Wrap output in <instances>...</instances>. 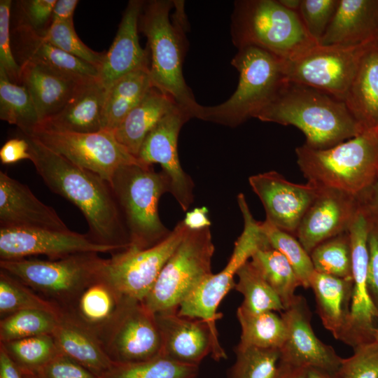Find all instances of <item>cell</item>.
<instances>
[{"mask_svg":"<svg viewBox=\"0 0 378 378\" xmlns=\"http://www.w3.org/2000/svg\"><path fill=\"white\" fill-rule=\"evenodd\" d=\"M29 144L30 161L49 189L82 212L88 234L96 242L121 251L130 245L121 211L109 182L51 150L33 136L22 134Z\"/></svg>","mask_w":378,"mask_h":378,"instance_id":"obj_1","label":"cell"},{"mask_svg":"<svg viewBox=\"0 0 378 378\" xmlns=\"http://www.w3.org/2000/svg\"><path fill=\"white\" fill-rule=\"evenodd\" d=\"M256 118L298 128L306 137L304 144L315 149L330 148L365 130L344 101L290 81Z\"/></svg>","mask_w":378,"mask_h":378,"instance_id":"obj_2","label":"cell"},{"mask_svg":"<svg viewBox=\"0 0 378 378\" xmlns=\"http://www.w3.org/2000/svg\"><path fill=\"white\" fill-rule=\"evenodd\" d=\"M174 1L151 0L144 3L139 28L146 37L150 55V76L153 86L170 95L189 115L199 118L203 106L198 104L183 77L188 29L183 7Z\"/></svg>","mask_w":378,"mask_h":378,"instance_id":"obj_3","label":"cell"},{"mask_svg":"<svg viewBox=\"0 0 378 378\" xmlns=\"http://www.w3.org/2000/svg\"><path fill=\"white\" fill-rule=\"evenodd\" d=\"M295 154L308 181L360 199L378 178V129L364 130L326 149L304 144Z\"/></svg>","mask_w":378,"mask_h":378,"instance_id":"obj_4","label":"cell"},{"mask_svg":"<svg viewBox=\"0 0 378 378\" xmlns=\"http://www.w3.org/2000/svg\"><path fill=\"white\" fill-rule=\"evenodd\" d=\"M230 34L240 49L253 46L290 61L318 43L307 31L298 13L279 0H238L234 3Z\"/></svg>","mask_w":378,"mask_h":378,"instance_id":"obj_5","label":"cell"},{"mask_svg":"<svg viewBox=\"0 0 378 378\" xmlns=\"http://www.w3.org/2000/svg\"><path fill=\"white\" fill-rule=\"evenodd\" d=\"M231 64L239 73L236 90L220 104L203 106L200 119L234 127L256 118L287 80L285 60L257 47L238 49Z\"/></svg>","mask_w":378,"mask_h":378,"instance_id":"obj_6","label":"cell"},{"mask_svg":"<svg viewBox=\"0 0 378 378\" xmlns=\"http://www.w3.org/2000/svg\"><path fill=\"white\" fill-rule=\"evenodd\" d=\"M110 184L128 232L129 247L148 248L169 235L171 231L158 214L160 197L170 192V182L163 172L138 160L119 168Z\"/></svg>","mask_w":378,"mask_h":378,"instance_id":"obj_7","label":"cell"},{"mask_svg":"<svg viewBox=\"0 0 378 378\" xmlns=\"http://www.w3.org/2000/svg\"><path fill=\"white\" fill-rule=\"evenodd\" d=\"M80 253L58 259L0 260V270L15 276L60 310L101 276L106 259Z\"/></svg>","mask_w":378,"mask_h":378,"instance_id":"obj_8","label":"cell"},{"mask_svg":"<svg viewBox=\"0 0 378 378\" xmlns=\"http://www.w3.org/2000/svg\"><path fill=\"white\" fill-rule=\"evenodd\" d=\"M210 227L188 229L161 270L143 304L154 314L178 311L181 302L212 273Z\"/></svg>","mask_w":378,"mask_h":378,"instance_id":"obj_9","label":"cell"},{"mask_svg":"<svg viewBox=\"0 0 378 378\" xmlns=\"http://www.w3.org/2000/svg\"><path fill=\"white\" fill-rule=\"evenodd\" d=\"M237 202L244 219V228L234 243L227 265L220 272L211 274L200 283L178 309L181 316L206 321L216 335H218L216 321L222 316L217 309L224 297L234 288V276L238 270L258 249L270 245L262 230L261 222L253 217L244 194L238 195Z\"/></svg>","mask_w":378,"mask_h":378,"instance_id":"obj_10","label":"cell"},{"mask_svg":"<svg viewBox=\"0 0 378 378\" xmlns=\"http://www.w3.org/2000/svg\"><path fill=\"white\" fill-rule=\"evenodd\" d=\"M354 46L318 44L290 61H285L287 81L309 86L344 101L363 57L376 43Z\"/></svg>","mask_w":378,"mask_h":378,"instance_id":"obj_11","label":"cell"},{"mask_svg":"<svg viewBox=\"0 0 378 378\" xmlns=\"http://www.w3.org/2000/svg\"><path fill=\"white\" fill-rule=\"evenodd\" d=\"M188 230L181 220L164 239L152 247H128L111 254L106 260L101 276L125 297L143 302Z\"/></svg>","mask_w":378,"mask_h":378,"instance_id":"obj_12","label":"cell"},{"mask_svg":"<svg viewBox=\"0 0 378 378\" xmlns=\"http://www.w3.org/2000/svg\"><path fill=\"white\" fill-rule=\"evenodd\" d=\"M27 134L109 183L119 168L138 161L117 141L113 133L108 131L70 133L36 130Z\"/></svg>","mask_w":378,"mask_h":378,"instance_id":"obj_13","label":"cell"},{"mask_svg":"<svg viewBox=\"0 0 378 378\" xmlns=\"http://www.w3.org/2000/svg\"><path fill=\"white\" fill-rule=\"evenodd\" d=\"M100 341L115 363L146 361L162 355L155 315L142 302L132 299Z\"/></svg>","mask_w":378,"mask_h":378,"instance_id":"obj_14","label":"cell"},{"mask_svg":"<svg viewBox=\"0 0 378 378\" xmlns=\"http://www.w3.org/2000/svg\"><path fill=\"white\" fill-rule=\"evenodd\" d=\"M370 217L360 206L348 230L352 251L353 290L350 319L342 342L355 347L374 341L378 326V311L368 286V236Z\"/></svg>","mask_w":378,"mask_h":378,"instance_id":"obj_15","label":"cell"},{"mask_svg":"<svg viewBox=\"0 0 378 378\" xmlns=\"http://www.w3.org/2000/svg\"><path fill=\"white\" fill-rule=\"evenodd\" d=\"M119 248L94 241L87 233L49 229L0 228V259L43 255L58 259L80 253H110Z\"/></svg>","mask_w":378,"mask_h":378,"instance_id":"obj_16","label":"cell"},{"mask_svg":"<svg viewBox=\"0 0 378 378\" xmlns=\"http://www.w3.org/2000/svg\"><path fill=\"white\" fill-rule=\"evenodd\" d=\"M190 118L181 107L175 108L148 134L137 155L146 164H160L169 180L170 193L184 211L194 201V183L181 167L178 139L181 127Z\"/></svg>","mask_w":378,"mask_h":378,"instance_id":"obj_17","label":"cell"},{"mask_svg":"<svg viewBox=\"0 0 378 378\" xmlns=\"http://www.w3.org/2000/svg\"><path fill=\"white\" fill-rule=\"evenodd\" d=\"M286 327V338L280 348V363L296 368H318L338 372L342 358L315 335L312 313L302 295H295L281 313Z\"/></svg>","mask_w":378,"mask_h":378,"instance_id":"obj_18","label":"cell"},{"mask_svg":"<svg viewBox=\"0 0 378 378\" xmlns=\"http://www.w3.org/2000/svg\"><path fill=\"white\" fill-rule=\"evenodd\" d=\"M248 183L264 206L265 220L294 236L321 190L311 181L305 184L290 182L275 171L251 176Z\"/></svg>","mask_w":378,"mask_h":378,"instance_id":"obj_19","label":"cell"},{"mask_svg":"<svg viewBox=\"0 0 378 378\" xmlns=\"http://www.w3.org/2000/svg\"><path fill=\"white\" fill-rule=\"evenodd\" d=\"M155 315L162 337V356L196 366L209 354L217 361L227 358L218 335L206 321L181 316L178 311Z\"/></svg>","mask_w":378,"mask_h":378,"instance_id":"obj_20","label":"cell"},{"mask_svg":"<svg viewBox=\"0 0 378 378\" xmlns=\"http://www.w3.org/2000/svg\"><path fill=\"white\" fill-rule=\"evenodd\" d=\"M360 205V199L356 197L321 187L304 215L295 237L310 254L323 241L348 232Z\"/></svg>","mask_w":378,"mask_h":378,"instance_id":"obj_21","label":"cell"},{"mask_svg":"<svg viewBox=\"0 0 378 378\" xmlns=\"http://www.w3.org/2000/svg\"><path fill=\"white\" fill-rule=\"evenodd\" d=\"M144 3L141 0H130L127 3L114 40L105 52L98 70V78L106 88L129 73L150 69L148 49L142 48L138 35Z\"/></svg>","mask_w":378,"mask_h":378,"instance_id":"obj_22","label":"cell"},{"mask_svg":"<svg viewBox=\"0 0 378 378\" xmlns=\"http://www.w3.org/2000/svg\"><path fill=\"white\" fill-rule=\"evenodd\" d=\"M0 228L70 230L52 207L3 171H0Z\"/></svg>","mask_w":378,"mask_h":378,"instance_id":"obj_23","label":"cell"},{"mask_svg":"<svg viewBox=\"0 0 378 378\" xmlns=\"http://www.w3.org/2000/svg\"><path fill=\"white\" fill-rule=\"evenodd\" d=\"M130 300L102 276L89 284L61 314L100 338Z\"/></svg>","mask_w":378,"mask_h":378,"instance_id":"obj_24","label":"cell"},{"mask_svg":"<svg viewBox=\"0 0 378 378\" xmlns=\"http://www.w3.org/2000/svg\"><path fill=\"white\" fill-rule=\"evenodd\" d=\"M12 48L19 65L34 62L81 81L97 78L98 69L46 41L31 28L18 24L13 30Z\"/></svg>","mask_w":378,"mask_h":378,"instance_id":"obj_25","label":"cell"},{"mask_svg":"<svg viewBox=\"0 0 378 378\" xmlns=\"http://www.w3.org/2000/svg\"><path fill=\"white\" fill-rule=\"evenodd\" d=\"M106 92L107 88L98 78L82 83L67 104L36 130L70 133L100 131Z\"/></svg>","mask_w":378,"mask_h":378,"instance_id":"obj_26","label":"cell"},{"mask_svg":"<svg viewBox=\"0 0 378 378\" xmlns=\"http://www.w3.org/2000/svg\"><path fill=\"white\" fill-rule=\"evenodd\" d=\"M20 66V85L30 94L41 123L59 112L86 82L34 62H24Z\"/></svg>","mask_w":378,"mask_h":378,"instance_id":"obj_27","label":"cell"},{"mask_svg":"<svg viewBox=\"0 0 378 378\" xmlns=\"http://www.w3.org/2000/svg\"><path fill=\"white\" fill-rule=\"evenodd\" d=\"M378 0H339L319 44L354 46L377 40Z\"/></svg>","mask_w":378,"mask_h":378,"instance_id":"obj_28","label":"cell"},{"mask_svg":"<svg viewBox=\"0 0 378 378\" xmlns=\"http://www.w3.org/2000/svg\"><path fill=\"white\" fill-rule=\"evenodd\" d=\"M177 106L170 95L153 85L113 133L117 141L137 158L148 134Z\"/></svg>","mask_w":378,"mask_h":378,"instance_id":"obj_29","label":"cell"},{"mask_svg":"<svg viewBox=\"0 0 378 378\" xmlns=\"http://www.w3.org/2000/svg\"><path fill=\"white\" fill-rule=\"evenodd\" d=\"M309 284L323 326L335 339L342 341L350 319L353 279L314 271Z\"/></svg>","mask_w":378,"mask_h":378,"instance_id":"obj_30","label":"cell"},{"mask_svg":"<svg viewBox=\"0 0 378 378\" xmlns=\"http://www.w3.org/2000/svg\"><path fill=\"white\" fill-rule=\"evenodd\" d=\"M52 335L59 352L102 378L115 364L97 335L62 314Z\"/></svg>","mask_w":378,"mask_h":378,"instance_id":"obj_31","label":"cell"},{"mask_svg":"<svg viewBox=\"0 0 378 378\" xmlns=\"http://www.w3.org/2000/svg\"><path fill=\"white\" fill-rule=\"evenodd\" d=\"M349 111L365 130L378 129V47L362 59L344 99Z\"/></svg>","mask_w":378,"mask_h":378,"instance_id":"obj_32","label":"cell"},{"mask_svg":"<svg viewBox=\"0 0 378 378\" xmlns=\"http://www.w3.org/2000/svg\"><path fill=\"white\" fill-rule=\"evenodd\" d=\"M150 69L126 74L107 88L101 117V130L113 132L153 86Z\"/></svg>","mask_w":378,"mask_h":378,"instance_id":"obj_33","label":"cell"},{"mask_svg":"<svg viewBox=\"0 0 378 378\" xmlns=\"http://www.w3.org/2000/svg\"><path fill=\"white\" fill-rule=\"evenodd\" d=\"M237 316L241 330L237 347L280 349L284 344L286 327L281 316L275 312L255 313L239 306Z\"/></svg>","mask_w":378,"mask_h":378,"instance_id":"obj_34","label":"cell"},{"mask_svg":"<svg viewBox=\"0 0 378 378\" xmlns=\"http://www.w3.org/2000/svg\"><path fill=\"white\" fill-rule=\"evenodd\" d=\"M250 261L279 296L284 309L287 308L301 284L286 258L268 245L258 249Z\"/></svg>","mask_w":378,"mask_h":378,"instance_id":"obj_35","label":"cell"},{"mask_svg":"<svg viewBox=\"0 0 378 378\" xmlns=\"http://www.w3.org/2000/svg\"><path fill=\"white\" fill-rule=\"evenodd\" d=\"M0 118L20 128L22 134H31L41 120L27 90L10 81L0 71Z\"/></svg>","mask_w":378,"mask_h":378,"instance_id":"obj_36","label":"cell"},{"mask_svg":"<svg viewBox=\"0 0 378 378\" xmlns=\"http://www.w3.org/2000/svg\"><path fill=\"white\" fill-rule=\"evenodd\" d=\"M234 288L244 297L241 307L255 313L284 310L279 296L250 260L239 268Z\"/></svg>","mask_w":378,"mask_h":378,"instance_id":"obj_37","label":"cell"},{"mask_svg":"<svg viewBox=\"0 0 378 378\" xmlns=\"http://www.w3.org/2000/svg\"><path fill=\"white\" fill-rule=\"evenodd\" d=\"M27 309L44 310L59 316L60 309L23 282L0 270V316Z\"/></svg>","mask_w":378,"mask_h":378,"instance_id":"obj_38","label":"cell"},{"mask_svg":"<svg viewBox=\"0 0 378 378\" xmlns=\"http://www.w3.org/2000/svg\"><path fill=\"white\" fill-rule=\"evenodd\" d=\"M309 255L315 272L352 279V251L349 232L323 241Z\"/></svg>","mask_w":378,"mask_h":378,"instance_id":"obj_39","label":"cell"},{"mask_svg":"<svg viewBox=\"0 0 378 378\" xmlns=\"http://www.w3.org/2000/svg\"><path fill=\"white\" fill-rule=\"evenodd\" d=\"M199 366L172 360L160 355L153 359L130 363H115L102 378H188L197 376Z\"/></svg>","mask_w":378,"mask_h":378,"instance_id":"obj_40","label":"cell"},{"mask_svg":"<svg viewBox=\"0 0 378 378\" xmlns=\"http://www.w3.org/2000/svg\"><path fill=\"white\" fill-rule=\"evenodd\" d=\"M59 316L40 309L13 313L0 321V342L52 335Z\"/></svg>","mask_w":378,"mask_h":378,"instance_id":"obj_41","label":"cell"},{"mask_svg":"<svg viewBox=\"0 0 378 378\" xmlns=\"http://www.w3.org/2000/svg\"><path fill=\"white\" fill-rule=\"evenodd\" d=\"M236 360L226 378H276L280 351L254 346L235 348Z\"/></svg>","mask_w":378,"mask_h":378,"instance_id":"obj_42","label":"cell"},{"mask_svg":"<svg viewBox=\"0 0 378 378\" xmlns=\"http://www.w3.org/2000/svg\"><path fill=\"white\" fill-rule=\"evenodd\" d=\"M21 370L36 372L59 351L51 335L1 342Z\"/></svg>","mask_w":378,"mask_h":378,"instance_id":"obj_43","label":"cell"},{"mask_svg":"<svg viewBox=\"0 0 378 378\" xmlns=\"http://www.w3.org/2000/svg\"><path fill=\"white\" fill-rule=\"evenodd\" d=\"M261 228L269 244L281 253L288 260L298 277L301 286L310 288V279L314 272L310 255L296 237L283 231L267 220L261 222Z\"/></svg>","mask_w":378,"mask_h":378,"instance_id":"obj_44","label":"cell"},{"mask_svg":"<svg viewBox=\"0 0 378 378\" xmlns=\"http://www.w3.org/2000/svg\"><path fill=\"white\" fill-rule=\"evenodd\" d=\"M41 36L52 45L91 64L99 70L105 52L94 51L87 46L76 34L73 21L51 22Z\"/></svg>","mask_w":378,"mask_h":378,"instance_id":"obj_45","label":"cell"},{"mask_svg":"<svg viewBox=\"0 0 378 378\" xmlns=\"http://www.w3.org/2000/svg\"><path fill=\"white\" fill-rule=\"evenodd\" d=\"M338 4L339 0H301L298 14L308 34L318 44Z\"/></svg>","mask_w":378,"mask_h":378,"instance_id":"obj_46","label":"cell"},{"mask_svg":"<svg viewBox=\"0 0 378 378\" xmlns=\"http://www.w3.org/2000/svg\"><path fill=\"white\" fill-rule=\"evenodd\" d=\"M354 354L342 358L338 373L342 378H378V343L372 341L354 349Z\"/></svg>","mask_w":378,"mask_h":378,"instance_id":"obj_47","label":"cell"},{"mask_svg":"<svg viewBox=\"0 0 378 378\" xmlns=\"http://www.w3.org/2000/svg\"><path fill=\"white\" fill-rule=\"evenodd\" d=\"M12 1H0V71L14 83L20 85L21 67L16 61L10 31Z\"/></svg>","mask_w":378,"mask_h":378,"instance_id":"obj_48","label":"cell"},{"mask_svg":"<svg viewBox=\"0 0 378 378\" xmlns=\"http://www.w3.org/2000/svg\"><path fill=\"white\" fill-rule=\"evenodd\" d=\"M57 0H22L18 1L21 12V21L18 24L25 25L37 34L43 35L52 21V14Z\"/></svg>","mask_w":378,"mask_h":378,"instance_id":"obj_49","label":"cell"},{"mask_svg":"<svg viewBox=\"0 0 378 378\" xmlns=\"http://www.w3.org/2000/svg\"><path fill=\"white\" fill-rule=\"evenodd\" d=\"M34 373L37 378H102L61 352Z\"/></svg>","mask_w":378,"mask_h":378,"instance_id":"obj_50","label":"cell"},{"mask_svg":"<svg viewBox=\"0 0 378 378\" xmlns=\"http://www.w3.org/2000/svg\"><path fill=\"white\" fill-rule=\"evenodd\" d=\"M368 290L372 302L378 311V220L372 217H370L368 236Z\"/></svg>","mask_w":378,"mask_h":378,"instance_id":"obj_51","label":"cell"},{"mask_svg":"<svg viewBox=\"0 0 378 378\" xmlns=\"http://www.w3.org/2000/svg\"><path fill=\"white\" fill-rule=\"evenodd\" d=\"M27 139L22 137L8 140L0 149V160L4 164H10L23 160H31Z\"/></svg>","mask_w":378,"mask_h":378,"instance_id":"obj_52","label":"cell"},{"mask_svg":"<svg viewBox=\"0 0 378 378\" xmlns=\"http://www.w3.org/2000/svg\"><path fill=\"white\" fill-rule=\"evenodd\" d=\"M208 209L203 206L187 211L183 220L185 225L190 230H202L209 227L211 222L208 217Z\"/></svg>","mask_w":378,"mask_h":378,"instance_id":"obj_53","label":"cell"},{"mask_svg":"<svg viewBox=\"0 0 378 378\" xmlns=\"http://www.w3.org/2000/svg\"><path fill=\"white\" fill-rule=\"evenodd\" d=\"M78 4V0H57L53 8L51 22L73 21Z\"/></svg>","mask_w":378,"mask_h":378,"instance_id":"obj_54","label":"cell"},{"mask_svg":"<svg viewBox=\"0 0 378 378\" xmlns=\"http://www.w3.org/2000/svg\"><path fill=\"white\" fill-rule=\"evenodd\" d=\"M0 378H24L21 370L12 360L5 349L1 344Z\"/></svg>","mask_w":378,"mask_h":378,"instance_id":"obj_55","label":"cell"},{"mask_svg":"<svg viewBox=\"0 0 378 378\" xmlns=\"http://www.w3.org/2000/svg\"><path fill=\"white\" fill-rule=\"evenodd\" d=\"M360 202L368 215L378 220V178L360 198Z\"/></svg>","mask_w":378,"mask_h":378,"instance_id":"obj_56","label":"cell"},{"mask_svg":"<svg viewBox=\"0 0 378 378\" xmlns=\"http://www.w3.org/2000/svg\"><path fill=\"white\" fill-rule=\"evenodd\" d=\"M276 378H307V369L292 368L279 362Z\"/></svg>","mask_w":378,"mask_h":378,"instance_id":"obj_57","label":"cell"},{"mask_svg":"<svg viewBox=\"0 0 378 378\" xmlns=\"http://www.w3.org/2000/svg\"><path fill=\"white\" fill-rule=\"evenodd\" d=\"M307 378H342L338 372L309 368L307 369Z\"/></svg>","mask_w":378,"mask_h":378,"instance_id":"obj_58","label":"cell"},{"mask_svg":"<svg viewBox=\"0 0 378 378\" xmlns=\"http://www.w3.org/2000/svg\"><path fill=\"white\" fill-rule=\"evenodd\" d=\"M279 1L286 8L296 13H298L301 4V0H279Z\"/></svg>","mask_w":378,"mask_h":378,"instance_id":"obj_59","label":"cell"},{"mask_svg":"<svg viewBox=\"0 0 378 378\" xmlns=\"http://www.w3.org/2000/svg\"><path fill=\"white\" fill-rule=\"evenodd\" d=\"M24 378H37L36 374L31 371L21 370Z\"/></svg>","mask_w":378,"mask_h":378,"instance_id":"obj_60","label":"cell"},{"mask_svg":"<svg viewBox=\"0 0 378 378\" xmlns=\"http://www.w3.org/2000/svg\"><path fill=\"white\" fill-rule=\"evenodd\" d=\"M374 340L378 343V326L376 328L374 332Z\"/></svg>","mask_w":378,"mask_h":378,"instance_id":"obj_61","label":"cell"},{"mask_svg":"<svg viewBox=\"0 0 378 378\" xmlns=\"http://www.w3.org/2000/svg\"><path fill=\"white\" fill-rule=\"evenodd\" d=\"M188 378H197V376H194V377H188Z\"/></svg>","mask_w":378,"mask_h":378,"instance_id":"obj_62","label":"cell"},{"mask_svg":"<svg viewBox=\"0 0 378 378\" xmlns=\"http://www.w3.org/2000/svg\"><path fill=\"white\" fill-rule=\"evenodd\" d=\"M377 47H378V36H377Z\"/></svg>","mask_w":378,"mask_h":378,"instance_id":"obj_63","label":"cell"}]
</instances>
